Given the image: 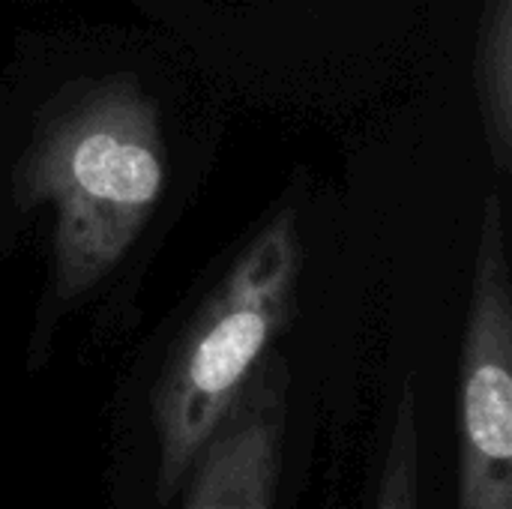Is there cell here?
<instances>
[{
	"mask_svg": "<svg viewBox=\"0 0 512 509\" xmlns=\"http://www.w3.org/2000/svg\"><path fill=\"white\" fill-rule=\"evenodd\" d=\"M297 273V219L285 210L255 234L180 339L153 393L156 495L162 504L189 477L198 453L285 324Z\"/></svg>",
	"mask_w": 512,
	"mask_h": 509,
	"instance_id": "2",
	"label": "cell"
},
{
	"mask_svg": "<svg viewBox=\"0 0 512 509\" xmlns=\"http://www.w3.org/2000/svg\"><path fill=\"white\" fill-rule=\"evenodd\" d=\"M285 366L267 360L252 372L192 465L183 509H273L282 471Z\"/></svg>",
	"mask_w": 512,
	"mask_h": 509,
	"instance_id": "4",
	"label": "cell"
},
{
	"mask_svg": "<svg viewBox=\"0 0 512 509\" xmlns=\"http://www.w3.org/2000/svg\"><path fill=\"white\" fill-rule=\"evenodd\" d=\"M18 198L54 207V291L87 294L129 252L165 189L156 102L126 78L75 90L18 165Z\"/></svg>",
	"mask_w": 512,
	"mask_h": 509,
	"instance_id": "1",
	"label": "cell"
},
{
	"mask_svg": "<svg viewBox=\"0 0 512 509\" xmlns=\"http://www.w3.org/2000/svg\"><path fill=\"white\" fill-rule=\"evenodd\" d=\"M417 444V399L411 384H405L384 453L375 509H417Z\"/></svg>",
	"mask_w": 512,
	"mask_h": 509,
	"instance_id": "6",
	"label": "cell"
},
{
	"mask_svg": "<svg viewBox=\"0 0 512 509\" xmlns=\"http://www.w3.org/2000/svg\"><path fill=\"white\" fill-rule=\"evenodd\" d=\"M477 87L498 171L512 156V0H489L480 30Z\"/></svg>",
	"mask_w": 512,
	"mask_h": 509,
	"instance_id": "5",
	"label": "cell"
},
{
	"mask_svg": "<svg viewBox=\"0 0 512 509\" xmlns=\"http://www.w3.org/2000/svg\"><path fill=\"white\" fill-rule=\"evenodd\" d=\"M459 411V509H512V297L495 192L483 204Z\"/></svg>",
	"mask_w": 512,
	"mask_h": 509,
	"instance_id": "3",
	"label": "cell"
}]
</instances>
